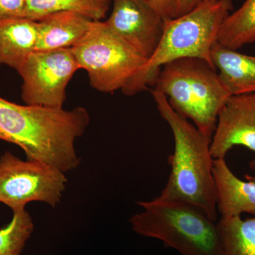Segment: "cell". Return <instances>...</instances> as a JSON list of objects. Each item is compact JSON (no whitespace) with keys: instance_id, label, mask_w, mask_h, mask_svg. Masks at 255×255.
I'll use <instances>...</instances> for the list:
<instances>
[{"instance_id":"7c38bea8","label":"cell","mask_w":255,"mask_h":255,"mask_svg":"<svg viewBox=\"0 0 255 255\" xmlns=\"http://www.w3.org/2000/svg\"><path fill=\"white\" fill-rule=\"evenodd\" d=\"M36 50L72 48L91 27L93 20L74 12H59L38 20Z\"/></svg>"},{"instance_id":"7a4b0ae2","label":"cell","mask_w":255,"mask_h":255,"mask_svg":"<svg viewBox=\"0 0 255 255\" xmlns=\"http://www.w3.org/2000/svg\"><path fill=\"white\" fill-rule=\"evenodd\" d=\"M151 93L174 140L173 154L168 157L171 173L158 197L189 203L217 222L211 137L176 112L162 92L153 90Z\"/></svg>"},{"instance_id":"5b68a950","label":"cell","mask_w":255,"mask_h":255,"mask_svg":"<svg viewBox=\"0 0 255 255\" xmlns=\"http://www.w3.org/2000/svg\"><path fill=\"white\" fill-rule=\"evenodd\" d=\"M137 204L143 211L130 220L137 234L158 239L181 255H223L216 222L202 210L159 197Z\"/></svg>"},{"instance_id":"44dd1931","label":"cell","mask_w":255,"mask_h":255,"mask_svg":"<svg viewBox=\"0 0 255 255\" xmlns=\"http://www.w3.org/2000/svg\"><path fill=\"white\" fill-rule=\"evenodd\" d=\"M203 0H179L178 16L187 14L200 4Z\"/></svg>"},{"instance_id":"2e32d148","label":"cell","mask_w":255,"mask_h":255,"mask_svg":"<svg viewBox=\"0 0 255 255\" xmlns=\"http://www.w3.org/2000/svg\"><path fill=\"white\" fill-rule=\"evenodd\" d=\"M255 42V0H246L241 7L228 15L220 29L218 43L238 50Z\"/></svg>"},{"instance_id":"4fadbf2b","label":"cell","mask_w":255,"mask_h":255,"mask_svg":"<svg viewBox=\"0 0 255 255\" xmlns=\"http://www.w3.org/2000/svg\"><path fill=\"white\" fill-rule=\"evenodd\" d=\"M211 63L231 96L255 93V56L243 54L216 42Z\"/></svg>"},{"instance_id":"6da1fadb","label":"cell","mask_w":255,"mask_h":255,"mask_svg":"<svg viewBox=\"0 0 255 255\" xmlns=\"http://www.w3.org/2000/svg\"><path fill=\"white\" fill-rule=\"evenodd\" d=\"M85 108L71 110L20 105L0 97V140L21 147L27 159L59 169H76L80 159L75 142L90 124Z\"/></svg>"},{"instance_id":"603a6c76","label":"cell","mask_w":255,"mask_h":255,"mask_svg":"<svg viewBox=\"0 0 255 255\" xmlns=\"http://www.w3.org/2000/svg\"><path fill=\"white\" fill-rule=\"evenodd\" d=\"M203 1H214V0H203Z\"/></svg>"},{"instance_id":"3957f363","label":"cell","mask_w":255,"mask_h":255,"mask_svg":"<svg viewBox=\"0 0 255 255\" xmlns=\"http://www.w3.org/2000/svg\"><path fill=\"white\" fill-rule=\"evenodd\" d=\"M233 9L231 0L202 1L187 14L164 22L155 51L122 92L132 96L153 86L161 68L174 60L196 58L213 65L211 50Z\"/></svg>"},{"instance_id":"ac0fdd59","label":"cell","mask_w":255,"mask_h":255,"mask_svg":"<svg viewBox=\"0 0 255 255\" xmlns=\"http://www.w3.org/2000/svg\"><path fill=\"white\" fill-rule=\"evenodd\" d=\"M33 228L27 211L25 209L14 211L11 222L0 229V255H21Z\"/></svg>"},{"instance_id":"9a60e30c","label":"cell","mask_w":255,"mask_h":255,"mask_svg":"<svg viewBox=\"0 0 255 255\" xmlns=\"http://www.w3.org/2000/svg\"><path fill=\"white\" fill-rule=\"evenodd\" d=\"M216 226L223 255H255V217L221 218Z\"/></svg>"},{"instance_id":"52a82bcc","label":"cell","mask_w":255,"mask_h":255,"mask_svg":"<svg viewBox=\"0 0 255 255\" xmlns=\"http://www.w3.org/2000/svg\"><path fill=\"white\" fill-rule=\"evenodd\" d=\"M59 169L38 161L21 160L9 152L0 157V202L13 212L25 209L32 201L55 207L67 183Z\"/></svg>"},{"instance_id":"7402d4cb","label":"cell","mask_w":255,"mask_h":255,"mask_svg":"<svg viewBox=\"0 0 255 255\" xmlns=\"http://www.w3.org/2000/svg\"><path fill=\"white\" fill-rule=\"evenodd\" d=\"M96 1H98L100 4L103 5V6H105V7L110 9L111 3L113 1V0H96Z\"/></svg>"},{"instance_id":"8fae6325","label":"cell","mask_w":255,"mask_h":255,"mask_svg":"<svg viewBox=\"0 0 255 255\" xmlns=\"http://www.w3.org/2000/svg\"><path fill=\"white\" fill-rule=\"evenodd\" d=\"M216 208L222 219L241 214L255 216V182L241 180L228 167L225 158L214 159L213 164Z\"/></svg>"},{"instance_id":"8992f818","label":"cell","mask_w":255,"mask_h":255,"mask_svg":"<svg viewBox=\"0 0 255 255\" xmlns=\"http://www.w3.org/2000/svg\"><path fill=\"white\" fill-rule=\"evenodd\" d=\"M90 85L110 93L123 90L147 60L114 33L105 21H93L86 36L71 48Z\"/></svg>"},{"instance_id":"30bf717a","label":"cell","mask_w":255,"mask_h":255,"mask_svg":"<svg viewBox=\"0 0 255 255\" xmlns=\"http://www.w3.org/2000/svg\"><path fill=\"white\" fill-rule=\"evenodd\" d=\"M236 145L255 153V93L231 96L220 112L211 139V155L214 159L225 158ZM251 167L255 169V160Z\"/></svg>"},{"instance_id":"9c48e42d","label":"cell","mask_w":255,"mask_h":255,"mask_svg":"<svg viewBox=\"0 0 255 255\" xmlns=\"http://www.w3.org/2000/svg\"><path fill=\"white\" fill-rule=\"evenodd\" d=\"M105 22L147 60L158 46L164 24L143 0H113V9Z\"/></svg>"},{"instance_id":"5bb4252c","label":"cell","mask_w":255,"mask_h":255,"mask_svg":"<svg viewBox=\"0 0 255 255\" xmlns=\"http://www.w3.org/2000/svg\"><path fill=\"white\" fill-rule=\"evenodd\" d=\"M38 21L25 17L0 20V63L16 70L36 51Z\"/></svg>"},{"instance_id":"d6986e66","label":"cell","mask_w":255,"mask_h":255,"mask_svg":"<svg viewBox=\"0 0 255 255\" xmlns=\"http://www.w3.org/2000/svg\"><path fill=\"white\" fill-rule=\"evenodd\" d=\"M161 16L164 22L178 16L179 0H143Z\"/></svg>"},{"instance_id":"ffe728a7","label":"cell","mask_w":255,"mask_h":255,"mask_svg":"<svg viewBox=\"0 0 255 255\" xmlns=\"http://www.w3.org/2000/svg\"><path fill=\"white\" fill-rule=\"evenodd\" d=\"M26 0H0V20L24 17Z\"/></svg>"},{"instance_id":"277c9868","label":"cell","mask_w":255,"mask_h":255,"mask_svg":"<svg viewBox=\"0 0 255 255\" xmlns=\"http://www.w3.org/2000/svg\"><path fill=\"white\" fill-rule=\"evenodd\" d=\"M155 86L176 112L212 139L220 112L231 97L214 65L196 58L174 60L159 70Z\"/></svg>"},{"instance_id":"ba28073f","label":"cell","mask_w":255,"mask_h":255,"mask_svg":"<svg viewBox=\"0 0 255 255\" xmlns=\"http://www.w3.org/2000/svg\"><path fill=\"white\" fill-rule=\"evenodd\" d=\"M78 70L71 48L36 50L16 70L23 80L21 98L28 105L63 108L67 87Z\"/></svg>"},{"instance_id":"e0dca14e","label":"cell","mask_w":255,"mask_h":255,"mask_svg":"<svg viewBox=\"0 0 255 255\" xmlns=\"http://www.w3.org/2000/svg\"><path fill=\"white\" fill-rule=\"evenodd\" d=\"M108 10L96 0H26L24 17L38 21L48 15L68 11L101 21Z\"/></svg>"}]
</instances>
